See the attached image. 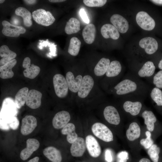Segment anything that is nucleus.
Returning a JSON list of instances; mask_svg holds the SVG:
<instances>
[{"mask_svg":"<svg viewBox=\"0 0 162 162\" xmlns=\"http://www.w3.org/2000/svg\"><path fill=\"white\" fill-rule=\"evenodd\" d=\"M122 66L120 62L114 60L110 62L105 75L107 78H113L122 76Z\"/></svg>","mask_w":162,"mask_h":162,"instance_id":"5701e85b","label":"nucleus"},{"mask_svg":"<svg viewBox=\"0 0 162 162\" xmlns=\"http://www.w3.org/2000/svg\"><path fill=\"white\" fill-rule=\"evenodd\" d=\"M103 114L105 120L110 124L117 125L120 123V115L115 107L111 105L106 106L104 109Z\"/></svg>","mask_w":162,"mask_h":162,"instance_id":"2eb2a0df","label":"nucleus"},{"mask_svg":"<svg viewBox=\"0 0 162 162\" xmlns=\"http://www.w3.org/2000/svg\"><path fill=\"white\" fill-rule=\"evenodd\" d=\"M110 60L108 58H103L98 62L94 70L95 74L98 76H101L105 74L110 64Z\"/></svg>","mask_w":162,"mask_h":162,"instance_id":"c756f323","label":"nucleus"},{"mask_svg":"<svg viewBox=\"0 0 162 162\" xmlns=\"http://www.w3.org/2000/svg\"><path fill=\"white\" fill-rule=\"evenodd\" d=\"M92 77L86 75L82 78V82L78 92V96L81 98H86L89 94L94 85Z\"/></svg>","mask_w":162,"mask_h":162,"instance_id":"4468645a","label":"nucleus"},{"mask_svg":"<svg viewBox=\"0 0 162 162\" xmlns=\"http://www.w3.org/2000/svg\"><path fill=\"white\" fill-rule=\"evenodd\" d=\"M136 20L138 26L145 30H152L155 26V22L154 19L144 11H140L137 13Z\"/></svg>","mask_w":162,"mask_h":162,"instance_id":"0eeeda50","label":"nucleus"},{"mask_svg":"<svg viewBox=\"0 0 162 162\" xmlns=\"http://www.w3.org/2000/svg\"><path fill=\"white\" fill-rule=\"evenodd\" d=\"M128 159V153L125 151H122L117 155V162H126Z\"/></svg>","mask_w":162,"mask_h":162,"instance_id":"ea45409f","label":"nucleus"},{"mask_svg":"<svg viewBox=\"0 0 162 162\" xmlns=\"http://www.w3.org/2000/svg\"><path fill=\"white\" fill-rule=\"evenodd\" d=\"M75 127L72 123H68L64 126L61 130V133L67 135L66 139L68 142L72 144L78 138V135L75 132Z\"/></svg>","mask_w":162,"mask_h":162,"instance_id":"c85d7f7f","label":"nucleus"},{"mask_svg":"<svg viewBox=\"0 0 162 162\" xmlns=\"http://www.w3.org/2000/svg\"><path fill=\"white\" fill-rule=\"evenodd\" d=\"M53 84L55 93L59 98L66 97L68 87L66 78L61 74H56L53 77Z\"/></svg>","mask_w":162,"mask_h":162,"instance_id":"423d86ee","label":"nucleus"},{"mask_svg":"<svg viewBox=\"0 0 162 162\" xmlns=\"http://www.w3.org/2000/svg\"><path fill=\"white\" fill-rule=\"evenodd\" d=\"M107 2L106 0H84L83 2L86 6L89 7H101Z\"/></svg>","mask_w":162,"mask_h":162,"instance_id":"58836bf2","label":"nucleus"},{"mask_svg":"<svg viewBox=\"0 0 162 162\" xmlns=\"http://www.w3.org/2000/svg\"><path fill=\"white\" fill-rule=\"evenodd\" d=\"M10 128L13 130L17 129L19 125V122L17 118L14 116L10 118L9 122Z\"/></svg>","mask_w":162,"mask_h":162,"instance_id":"a19ab883","label":"nucleus"},{"mask_svg":"<svg viewBox=\"0 0 162 162\" xmlns=\"http://www.w3.org/2000/svg\"><path fill=\"white\" fill-rule=\"evenodd\" d=\"M32 16L37 23L44 26L51 25L55 21V18L51 12L43 9H39L34 11Z\"/></svg>","mask_w":162,"mask_h":162,"instance_id":"20e7f679","label":"nucleus"},{"mask_svg":"<svg viewBox=\"0 0 162 162\" xmlns=\"http://www.w3.org/2000/svg\"><path fill=\"white\" fill-rule=\"evenodd\" d=\"M0 56L2 58L0 60V65L2 66L14 59L16 54L11 50L6 45H3L0 47Z\"/></svg>","mask_w":162,"mask_h":162,"instance_id":"a878e982","label":"nucleus"},{"mask_svg":"<svg viewBox=\"0 0 162 162\" xmlns=\"http://www.w3.org/2000/svg\"><path fill=\"white\" fill-rule=\"evenodd\" d=\"M70 119L69 113L65 111H60L55 115L52 120L53 127L56 129H60L65 126Z\"/></svg>","mask_w":162,"mask_h":162,"instance_id":"f3484780","label":"nucleus"},{"mask_svg":"<svg viewBox=\"0 0 162 162\" xmlns=\"http://www.w3.org/2000/svg\"><path fill=\"white\" fill-rule=\"evenodd\" d=\"M140 134V128L136 122L131 123L126 130V136L130 141H133L137 139Z\"/></svg>","mask_w":162,"mask_h":162,"instance_id":"2f4dec72","label":"nucleus"},{"mask_svg":"<svg viewBox=\"0 0 162 162\" xmlns=\"http://www.w3.org/2000/svg\"><path fill=\"white\" fill-rule=\"evenodd\" d=\"M96 28L92 23L88 24L83 28L82 35L85 42L88 44H91L94 41L95 37Z\"/></svg>","mask_w":162,"mask_h":162,"instance_id":"bb28decb","label":"nucleus"},{"mask_svg":"<svg viewBox=\"0 0 162 162\" xmlns=\"http://www.w3.org/2000/svg\"><path fill=\"white\" fill-rule=\"evenodd\" d=\"M157 66L160 70H162V57L158 62Z\"/></svg>","mask_w":162,"mask_h":162,"instance_id":"49530a36","label":"nucleus"},{"mask_svg":"<svg viewBox=\"0 0 162 162\" xmlns=\"http://www.w3.org/2000/svg\"><path fill=\"white\" fill-rule=\"evenodd\" d=\"M105 159L107 162H112L113 160L112 154L111 151L107 149L105 151Z\"/></svg>","mask_w":162,"mask_h":162,"instance_id":"37998d69","label":"nucleus"},{"mask_svg":"<svg viewBox=\"0 0 162 162\" xmlns=\"http://www.w3.org/2000/svg\"><path fill=\"white\" fill-rule=\"evenodd\" d=\"M22 67L25 68L23 71L24 76L31 79L35 78L39 74L40 68L33 64H31V59L28 57H26L23 61Z\"/></svg>","mask_w":162,"mask_h":162,"instance_id":"ddd939ff","label":"nucleus"},{"mask_svg":"<svg viewBox=\"0 0 162 162\" xmlns=\"http://www.w3.org/2000/svg\"><path fill=\"white\" fill-rule=\"evenodd\" d=\"M81 42L76 37H73L70 40L68 50V52L73 56H77L79 52Z\"/></svg>","mask_w":162,"mask_h":162,"instance_id":"f704fd0d","label":"nucleus"},{"mask_svg":"<svg viewBox=\"0 0 162 162\" xmlns=\"http://www.w3.org/2000/svg\"><path fill=\"white\" fill-rule=\"evenodd\" d=\"M161 150L156 144H154L148 149V153L153 162H158Z\"/></svg>","mask_w":162,"mask_h":162,"instance_id":"c9c22d12","label":"nucleus"},{"mask_svg":"<svg viewBox=\"0 0 162 162\" xmlns=\"http://www.w3.org/2000/svg\"><path fill=\"white\" fill-rule=\"evenodd\" d=\"M139 162H151L150 160L148 158H144L141 159Z\"/></svg>","mask_w":162,"mask_h":162,"instance_id":"09e8293b","label":"nucleus"},{"mask_svg":"<svg viewBox=\"0 0 162 162\" xmlns=\"http://www.w3.org/2000/svg\"><path fill=\"white\" fill-rule=\"evenodd\" d=\"M154 87L162 89V70L155 73L150 82Z\"/></svg>","mask_w":162,"mask_h":162,"instance_id":"e433bc0d","label":"nucleus"},{"mask_svg":"<svg viewBox=\"0 0 162 162\" xmlns=\"http://www.w3.org/2000/svg\"><path fill=\"white\" fill-rule=\"evenodd\" d=\"M149 93L152 101L162 114V90L154 87L150 88Z\"/></svg>","mask_w":162,"mask_h":162,"instance_id":"4be33fe9","label":"nucleus"},{"mask_svg":"<svg viewBox=\"0 0 162 162\" xmlns=\"http://www.w3.org/2000/svg\"><path fill=\"white\" fill-rule=\"evenodd\" d=\"M28 92V88L25 87L20 89L17 92L15 98V104L16 108H20L26 103Z\"/></svg>","mask_w":162,"mask_h":162,"instance_id":"72a5a7b5","label":"nucleus"},{"mask_svg":"<svg viewBox=\"0 0 162 162\" xmlns=\"http://www.w3.org/2000/svg\"><path fill=\"white\" fill-rule=\"evenodd\" d=\"M82 79V76L78 75L75 79L73 74L70 71L68 72L66 75V79L68 88L72 92H78Z\"/></svg>","mask_w":162,"mask_h":162,"instance_id":"6ab92c4d","label":"nucleus"},{"mask_svg":"<svg viewBox=\"0 0 162 162\" xmlns=\"http://www.w3.org/2000/svg\"><path fill=\"white\" fill-rule=\"evenodd\" d=\"M5 0H0V3L2 4L4 2Z\"/></svg>","mask_w":162,"mask_h":162,"instance_id":"3c124183","label":"nucleus"},{"mask_svg":"<svg viewBox=\"0 0 162 162\" xmlns=\"http://www.w3.org/2000/svg\"><path fill=\"white\" fill-rule=\"evenodd\" d=\"M42 94L35 89L29 90L27 94L26 101V105L32 109H36L41 104Z\"/></svg>","mask_w":162,"mask_h":162,"instance_id":"dca6fc26","label":"nucleus"},{"mask_svg":"<svg viewBox=\"0 0 162 162\" xmlns=\"http://www.w3.org/2000/svg\"><path fill=\"white\" fill-rule=\"evenodd\" d=\"M44 155L52 162H61L62 157L59 150L53 146H49L44 149Z\"/></svg>","mask_w":162,"mask_h":162,"instance_id":"393cba45","label":"nucleus"},{"mask_svg":"<svg viewBox=\"0 0 162 162\" xmlns=\"http://www.w3.org/2000/svg\"><path fill=\"white\" fill-rule=\"evenodd\" d=\"M146 138L141 140L140 143L145 149H148L154 144V141L151 137V134L150 131H146Z\"/></svg>","mask_w":162,"mask_h":162,"instance_id":"4c0bfd02","label":"nucleus"},{"mask_svg":"<svg viewBox=\"0 0 162 162\" xmlns=\"http://www.w3.org/2000/svg\"><path fill=\"white\" fill-rule=\"evenodd\" d=\"M86 146L88 151L92 157H98L100 154L101 149L98 141L92 135H88L86 138Z\"/></svg>","mask_w":162,"mask_h":162,"instance_id":"f8f14e48","label":"nucleus"},{"mask_svg":"<svg viewBox=\"0 0 162 162\" xmlns=\"http://www.w3.org/2000/svg\"><path fill=\"white\" fill-rule=\"evenodd\" d=\"M36 118L31 115H27L22 118L20 132L23 135H27L33 131L37 126Z\"/></svg>","mask_w":162,"mask_h":162,"instance_id":"9b49d317","label":"nucleus"},{"mask_svg":"<svg viewBox=\"0 0 162 162\" xmlns=\"http://www.w3.org/2000/svg\"><path fill=\"white\" fill-rule=\"evenodd\" d=\"M80 22L77 19L71 18L66 23L65 32L68 34L77 33L80 30Z\"/></svg>","mask_w":162,"mask_h":162,"instance_id":"473e14b6","label":"nucleus"},{"mask_svg":"<svg viewBox=\"0 0 162 162\" xmlns=\"http://www.w3.org/2000/svg\"><path fill=\"white\" fill-rule=\"evenodd\" d=\"M122 98V108L125 112L133 116L139 114L142 107V101L146 98L142 96L134 95L121 97Z\"/></svg>","mask_w":162,"mask_h":162,"instance_id":"7ed1b4c3","label":"nucleus"},{"mask_svg":"<svg viewBox=\"0 0 162 162\" xmlns=\"http://www.w3.org/2000/svg\"><path fill=\"white\" fill-rule=\"evenodd\" d=\"M2 24L3 26L2 33L6 36L18 37L20 34L26 32V29L23 27L12 24L6 20L3 21Z\"/></svg>","mask_w":162,"mask_h":162,"instance_id":"6e6552de","label":"nucleus"},{"mask_svg":"<svg viewBox=\"0 0 162 162\" xmlns=\"http://www.w3.org/2000/svg\"><path fill=\"white\" fill-rule=\"evenodd\" d=\"M92 130L94 135L100 139L106 142L113 140V135L110 130L105 125L100 122L94 124Z\"/></svg>","mask_w":162,"mask_h":162,"instance_id":"39448f33","label":"nucleus"},{"mask_svg":"<svg viewBox=\"0 0 162 162\" xmlns=\"http://www.w3.org/2000/svg\"><path fill=\"white\" fill-rule=\"evenodd\" d=\"M149 86L130 72L127 73L113 87L114 93L121 97L130 95L146 98L150 89Z\"/></svg>","mask_w":162,"mask_h":162,"instance_id":"f257e3e1","label":"nucleus"},{"mask_svg":"<svg viewBox=\"0 0 162 162\" xmlns=\"http://www.w3.org/2000/svg\"><path fill=\"white\" fill-rule=\"evenodd\" d=\"M17 63L16 60L14 59L3 66L0 67V77L3 79L12 78L14 73L12 69Z\"/></svg>","mask_w":162,"mask_h":162,"instance_id":"cd10ccee","label":"nucleus"},{"mask_svg":"<svg viewBox=\"0 0 162 162\" xmlns=\"http://www.w3.org/2000/svg\"><path fill=\"white\" fill-rule=\"evenodd\" d=\"M39 157L38 156H36L26 162H39Z\"/></svg>","mask_w":162,"mask_h":162,"instance_id":"c03bdc74","label":"nucleus"},{"mask_svg":"<svg viewBox=\"0 0 162 162\" xmlns=\"http://www.w3.org/2000/svg\"><path fill=\"white\" fill-rule=\"evenodd\" d=\"M141 116L144 119V123L147 129L150 132L153 131L155 124L157 122V118L154 113L151 110H145L142 112Z\"/></svg>","mask_w":162,"mask_h":162,"instance_id":"b1692460","label":"nucleus"},{"mask_svg":"<svg viewBox=\"0 0 162 162\" xmlns=\"http://www.w3.org/2000/svg\"><path fill=\"white\" fill-rule=\"evenodd\" d=\"M80 14L83 21L86 23H89V20L84 9L82 8L80 10Z\"/></svg>","mask_w":162,"mask_h":162,"instance_id":"79ce46f5","label":"nucleus"},{"mask_svg":"<svg viewBox=\"0 0 162 162\" xmlns=\"http://www.w3.org/2000/svg\"><path fill=\"white\" fill-rule=\"evenodd\" d=\"M66 1L65 0H49V1L51 2L56 3Z\"/></svg>","mask_w":162,"mask_h":162,"instance_id":"8fccbe9b","label":"nucleus"},{"mask_svg":"<svg viewBox=\"0 0 162 162\" xmlns=\"http://www.w3.org/2000/svg\"><path fill=\"white\" fill-rule=\"evenodd\" d=\"M151 1L155 4L162 5V0H153Z\"/></svg>","mask_w":162,"mask_h":162,"instance_id":"de8ad7c7","label":"nucleus"},{"mask_svg":"<svg viewBox=\"0 0 162 162\" xmlns=\"http://www.w3.org/2000/svg\"><path fill=\"white\" fill-rule=\"evenodd\" d=\"M23 1L26 4H35L37 2L36 0H25Z\"/></svg>","mask_w":162,"mask_h":162,"instance_id":"a18cd8bd","label":"nucleus"},{"mask_svg":"<svg viewBox=\"0 0 162 162\" xmlns=\"http://www.w3.org/2000/svg\"><path fill=\"white\" fill-rule=\"evenodd\" d=\"M86 142L82 137H78L77 140L72 143L70 148L72 155L74 157L82 156L86 149Z\"/></svg>","mask_w":162,"mask_h":162,"instance_id":"aec40b11","label":"nucleus"},{"mask_svg":"<svg viewBox=\"0 0 162 162\" xmlns=\"http://www.w3.org/2000/svg\"><path fill=\"white\" fill-rule=\"evenodd\" d=\"M40 143L35 139L30 138L26 141V147L22 149L20 153V159L25 161L29 158L33 152L36 151L39 148Z\"/></svg>","mask_w":162,"mask_h":162,"instance_id":"9d476101","label":"nucleus"},{"mask_svg":"<svg viewBox=\"0 0 162 162\" xmlns=\"http://www.w3.org/2000/svg\"><path fill=\"white\" fill-rule=\"evenodd\" d=\"M110 21L121 33H125L128 31L129 27L128 22L122 16L118 14H114L111 17Z\"/></svg>","mask_w":162,"mask_h":162,"instance_id":"a211bd4d","label":"nucleus"},{"mask_svg":"<svg viewBox=\"0 0 162 162\" xmlns=\"http://www.w3.org/2000/svg\"><path fill=\"white\" fill-rule=\"evenodd\" d=\"M100 32L103 37L106 39L110 38L116 40L120 37L118 31L113 25L110 24L103 25L101 28Z\"/></svg>","mask_w":162,"mask_h":162,"instance_id":"412c9836","label":"nucleus"},{"mask_svg":"<svg viewBox=\"0 0 162 162\" xmlns=\"http://www.w3.org/2000/svg\"><path fill=\"white\" fill-rule=\"evenodd\" d=\"M133 62L130 68V72L139 78H144L150 82L155 74L156 66L154 63L149 60L142 64H139L135 60Z\"/></svg>","mask_w":162,"mask_h":162,"instance_id":"f03ea898","label":"nucleus"},{"mask_svg":"<svg viewBox=\"0 0 162 162\" xmlns=\"http://www.w3.org/2000/svg\"><path fill=\"white\" fill-rule=\"evenodd\" d=\"M15 13L17 15L21 16L23 19V23L27 27L31 26L32 24V16L31 12L26 8L19 7L15 10Z\"/></svg>","mask_w":162,"mask_h":162,"instance_id":"7c9ffc66","label":"nucleus"},{"mask_svg":"<svg viewBox=\"0 0 162 162\" xmlns=\"http://www.w3.org/2000/svg\"><path fill=\"white\" fill-rule=\"evenodd\" d=\"M140 48L143 49L145 56L154 54L158 49V43L154 38L150 37L141 39L139 42Z\"/></svg>","mask_w":162,"mask_h":162,"instance_id":"1a4fd4ad","label":"nucleus"},{"mask_svg":"<svg viewBox=\"0 0 162 162\" xmlns=\"http://www.w3.org/2000/svg\"></svg>","mask_w":162,"mask_h":162,"instance_id":"603ef678","label":"nucleus"}]
</instances>
